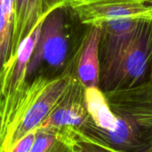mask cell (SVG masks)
<instances>
[{
  "label": "cell",
  "mask_w": 152,
  "mask_h": 152,
  "mask_svg": "<svg viewBox=\"0 0 152 152\" xmlns=\"http://www.w3.org/2000/svg\"><path fill=\"white\" fill-rule=\"evenodd\" d=\"M88 119L79 136L118 152L152 147V77L131 87L102 93L86 88Z\"/></svg>",
  "instance_id": "1"
},
{
  "label": "cell",
  "mask_w": 152,
  "mask_h": 152,
  "mask_svg": "<svg viewBox=\"0 0 152 152\" xmlns=\"http://www.w3.org/2000/svg\"><path fill=\"white\" fill-rule=\"evenodd\" d=\"M89 29L69 4L53 10L41 22L27 66V86L37 79L53 81L72 77Z\"/></svg>",
  "instance_id": "2"
},
{
  "label": "cell",
  "mask_w": 152,
  "mask_h": 152,
  "mask_svg": "<svg viewBox=\"0 0 152 152\" xmlns=\"http://www.w3.org/2000/svg\"><path fill=\"white\" fill-rule=\"evenodd\" d=\"M70 77L37 79L27 86L12 121L0 137V152H11L23 137L41 126L62 96Z\"/></svg>",
  "instance_id": "3"
},
{
  "label": "cell",
  "mask_w": 152,
  "mask_h": 152,
  "mask_svg": "<svg viewBox=\"0 0 152 152\" xmlns=\"http://www.w3.org/2000/svg\"><path fill=\"white\" fill-rule=\"evenodd\" d=\"M40 27L41 23L21 43L15 58L0 73V137L6 131L27 88V66Z\"/></svg>",
  "instance_id": "4"
},
{
  "label": "cell",
  "mask_w": 152,
  "mask_h": 152,
  "mask_svg": "<svg viewBox=\"0 0 152 152\" xmlns=\"http://www.w3.org/2000/svg\"><path fill=\"white\" fill-rule=\"evenodd\" d=\"M151 77V20H142L103 93L134 87Z\"/></svg>",
  "instance_id": "5"
},
{
  "label": "cell",
  "mask_w": 152,
  "mask_h": 152,
  "mask_svg": "<svg viewBox=\"0 0 152 152\" xmlns=\"http://www.w3.org/2000/svg\"><path fill=\"white\" fill-rule=\"evenodd\" d=\"M142 20L129 18L118 19L105 21L99 26L101 33L99 41L100 81L98 88L102 93L106 91Z\"/></svg>",
  "instance_id": "6"
},
{
  "label": "cell",
  "mask_w": 152,
  "mask_h": 152,
  "mask_svg": "<svg viewBox=\"0 0 152 152\" xmlns=\"http://www.w3.org/2000/svg\"><path fill=\"white\" fill-rule=\"evenodd\" d=\"M69 4L88 26L126 18L152 20V0H73Z\"/></svg>",
  "instance_id": "7"
},
{
  "label": "cell",
  "mask_w": 152,
  "mask_h": 152,
  "mask_svg": "<svg viewBox=\"0 0 152 152\" xmlns=\"http://www.w3.org/2000/svg\"><path fill=\"white\" fill-rule=\"evenodd\" d=\"M88 117L86 87L77 78L71 77L62 96L40 127L57 129L77 135Z\"/></svg>",
  "instance_id": "8"
},
{
  "label": "cell",
  "mask_w": 152,
  "mask_h": 152,
  "mask_svg": "<svg viewBox=\"0 0 152 152\" xmlns=\"http://www.w3.org/2000/svg\"><path fill=\"white\" fill-rule=\"evenodd\" d=\"M73 0H14V20L11 45V62L21 43L55 8ZM8 62V63H9Z\"/></svg>",
  "instance_id": "9"
},
{
  "label": "cell",
  "mask_w": 152,
  "mask_h": 152,
  "mask_svg": "<svg viewBox=\"0 0 152 152\" xmlns=\"http://www.w3.org/2000/svg\"><path fill=\"white\" fill-rule=\"evenodd\" d=\"M100 33V27L90 26V29L75 63L72 77L77 78L86 88L99 86Z\"/></svg>",
  "instance_id": "10"
},
{
  "label": "cell",
  "mask_w": 152,
  "mask_h": 152,
  "mask_svg": "<svg viewBox=\"0 0 152 152\" xmlns=\"http://www.w3.org/2000/svg\"><path fill=\"white\" fill-rule=\"evenodd\" d=\"M76 136L57 129L38 127L30 152H74Z\"/></svg>",
  "instance_id": "11"
},
{
  "label": "cell",
  "mask_w": 152,
  "mask_h": 152,
  "mask_svg": "<svg viewBox=\"0 0 152 152\" xmlns=\"http://www.w3.org/2000/svg\"><path fill=\"white\" fill-rule=\"evenodd\" d=\"M14 0H0V73L10 61Z\"/></svg>",
  "instance_id": "12"
},
{
  "label": "cell",
  "mask_w": 152,
  "mask_h": 152,
  "mask_svg": "<svg viewBox=\"0 0 152 152\" xmlns=\"http://www.w3.org/2000/svg\"><path fill=\"white\" fill-rule=\"evenodd\" d=\"M74 152H118L110 148L94 142L91 140L79 136L78 134L75 138Z\"/></svg>",
  "instance_id": "13"
},
{
  "label": "cell",
  "mask_w": 152,
  "mask_h": 152,
  "mask_svg": "<svg viewBox=\"0 0 152 152\" xmlns=\"http://www.w3.org/2000/svg\"><path fill=\"white\" fill-rule=\"evenodd\" d=\"M36 137V131H33L23 137L15 146L12 149L11 152H30L32 145Z\"/></svg>",
  "instance_id": "14"
},
{
  "label": "cell",
  "mask_w": 152,
  "mask_h": 152,
  "mask_svg": "<svg viewBox=\"0 0 152 152\" xmlns=\"http://www.w3.org/2000/svg\"><path fill=\"white\" fill-rule=\"evenodd\" d=\"M151 62L152 68V20H151Z\"/></svg>",
  "instance_id": "15"
},
{
  "label": "cell",
  "mask_w": 152,
  "mask_h": 152,
  "mask_svg": "<svg viewBox=\"0 0 152 152\" xmlns=\"http://www.w3.org/2000/svg\"><path fill=\"white\" fill-rule=\"evenodd\" d=\"M148 152H152V147L151 148V149H150V151H149Z\"/></svg>",
  "instance_id": "16"
}]
</instances>
